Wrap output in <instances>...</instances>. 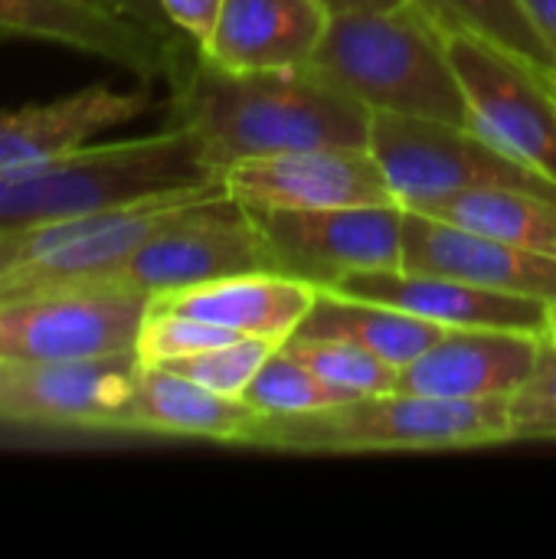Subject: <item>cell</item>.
<instances>
[{
    "label": "cell",
    "instance_id": "15",
    "mask_svg": "<svg viewBox=\"0 0 556 559\" xmlns=\"http://www.w3.org/2000/svg\"><path fill=\"white\" fill-rule=\"evenodd\" d=\"M547 334L449 328L429 350L397 370L400 393L436 400H511L531 377Z\"/></svg>",
    "mask_w": 556,
    "mask_h": 559
},
{
    "label": "cell",
    "instance_id": "27",
    "mask_svg": "<svg viewBox=\"0 0 556 559\" xmlns=\"http://www.w3.org/2000/svg\"><path fill=\"white\" fill-rule=\"evenodd\" d=\"M239 337L242 334H236V331H226V328H216V324H206V321H197V318H187V314L154 311L151 308L144 324H141L134 354H138L141 364L161 367L167 360L190 357V354H200L206 347H220V344H229V341H239Z\"/></svg>",
    "mask_w": 556,
    "mask_h": 559
},
{
    "label": "cell",
    "instance_id": "7",
    "mask_svg": "<svg viewBox=\"0 0 556 559\" xmlns=\"http://www.w3.org/2000/svg\"><path fill=\"white\" fill-rule=\"evenodd\" d=\"M269 252L272 272L331 288L354 272H387L403 265L400 203L275 210L246 206Z\"/></svg>",
    "mask_w": 556,
    "mask_h": 559
},
{
    "label": "cell",
    "instance_id": "4",
    "mask_svg": "<svg viewBox=\"0 0 556 559\" xmlns=\"http://www.w3.org/2000/svg\"><path fill=\"white\" fill-rule=\"evenodd\" d=\"M511 442L508 400H436L419 393H370L347 403L256 416L246 449L295 455H367V452H452Z\"/></svg>",
    "mask_w": 556,
    "mask_h": 559
},
{
    "label": "cell",
    "instance_id": "20",
    "mask_svg": "<svg viewBox=\"0 0 556 559\" xmlns=\"http://www.w3.org/2000/svg\"><path fill=\"white\" fill-rule=\"evenodd\" d=\"M256 416L259 413L242 400L220 396L180 373L141 364L134 393L121 409L115 432L242 445Z\"/></svg>",
    "mask_w": 556,
    "mask_h": 559
},
{
    "label": "cell",
    "instance_id": "12",
    "mask_svg": "<svg viewBox=\"0 0 556 559\" xmlns=\"http://www.w3.org/2000/svg\"><path fill=\"white\" fill-rule=\"evenodd\" d=\"M10 39L98 56L144 82H170L200 49L187 33H157L88 0H0V43Z\"/></svg>",
    "mask_w": 556,
    "mask_h": 559
},
{
    "label": "cell",
    "instance_id": "34",
    "mask_svg": "<svg viewBox=\"0 0 556 559\" xmlns=\"http://www.w3.org/2000/svg\"><path fill=\"white\" fill-rule=\"evenodd\" d=\"M547 337H554V341H556V334H547Z\"/></svg>",
    "mask_w": 556,
    "mask_h": 559
},
{
    "label": "cell",
    "instance_id": "18",
    "mask_svg": "<svg viewBox=\"0 0 556 559\" xmlns=\"http://www.w3.org/2000/svg\"><path fill=\"white\" fill-rule=\"evenodd\" d=\"M331 10L324 0H223L200 49L223 69H288L311 62Z\"/></svg>",
    "mask_w": 556,
    "mask_h": 559
},
{
    "label": "cell",
    "instance_id": "24",
    "mask_svg": "<svg viewBox=\"0 0 556 559\" xmlns=\"http://www.w3.org/2000/svg\"><path fill=\"white\" fill-rule=\"evenodd\" d=\"M239 400L252 406L259 416H288V413H311V409L347 403L354 400V393L328 383L279 344Z\"/></svg>",
    "mask_w": 556,
    "mask_h": 559
},
{
    "label": "cell",
    "instance_id": "17",
    "mask_svg": "<svg viewBox=\"0 0 556 559\" xmlns=\"http://www.w3.org/2000/svg\"><path fill=\"white\" fill-rule=\"evenodd\" d=\"M147 108V92L88 85L49 102L0 111V177L52 160L95 134L134 121Z\"/></svg>",
    "mask_w": 556,
    "mask_h": 559
},
{
    "label": "cell",
    "instance_id": "29",
    "mask_svg": "<svg viewBox=\"0 0 556 559\" xmlns=\"http://www.w3.org/2000/svg\"><path fill=\"white\" fill-rule=\"evenodd\" d=\"M223 0H161L164 13L170 16V23L187 33L200 49L210 43L213 26H216V13H220Z\"/></svg>",
    "mask_w": 556,
    "mask_h": 559
},
{
    "label": "cell",
    "instance_id": "33",
    "mask_svg": "<svg viewBox=\"0 0 556 559\" xmlns=\"http://www.w3.org/2000/svg\"><path fill=\"white\" fill-rule=\"evenodd\" d=\"M547 334H556V301H551L547 308Z\"/></svg>",
    "mask_w": 556,
    "mask_h": 559
},
{
    "label": "cell",
    "instance_id": "25",
    "mask_svg": "<svg viewBox=\"0 0 556 559\" xmlns=\"http://www.w3.org/2000/svg\"><path fill=\"white\" fill-rule=\"evenodd\" d=\"M282 347L292 357H298L305 367H311L318 377H324L328 383H334L354 396L387 393L397 386V367H390L387 360H380L377 354H370L357 344L334 341V337L292 334Z\"/></svg>",
    "mask_w": 556,
    "mask_h": 559
},
{
    "label": "cell",
    "instance_id": "22",
    "mask_svg": "<svg viewBox=\"0 0 556 559\" xmlns=\"http://www.w3.org/2000/svg\"><path fill=\"white\" fill-rule=\"evenodd\" d=\"M406 210H419L465 229L505 239L511 246L556 259V200L528 190H472L436 197Z\"/></svg>",
    "mask_w": 556,
    "mask_h": 559
},
{
    "label": "cell",
    "instance_id": "10",
    "mask_svg": "<svg viewBox=\"0 0 556 559\" xmlns=\"http://www.w3.org/2000/svg\"><path fill=\"white\" fill-rule=\"evenodd\" d=\"M249 272H272L269 252L249 210L223 190L157 229L115 272L92 285L131 288L154 298Z\"/></svg>",
    "mask_w": 556,
    "mask_h": 559
},
{
    "label": "cell",
    "instance_id": "31",
    "mask_svg": "<svg viewBox=\"0 0 556 559\" xmlns=\"http://www.w3.org/2000/svg\"><path fill=\"white\" fill-rule=\"evenodd\" d=\"M518 7L524 10V16L534 23V29L556 56V0H518Z\"/></svg>",
    "mask_w": 556,
    "mask_h": 559
},
{
    "label": "cell",
    "instance_id": "1",
    "mask_svg": "<svg viewBox=\"0 0 556 559\" xmlns=\"http://www.w3.org/2000/svg\"><path fill=\"white\" fill-rule=\"evenodd\" d=\"M167 85V124L187 128L220 177L233 164L285 151L370 147L374 111L311 62L239 72L197 49Z\"/></svg>",
    "mask_w": 556,
    "mask_h": 559
},
{
    "label": "cell",
    "instance_id": "32",
    "mask_svg": "<svg viewBox=\"0 0 556 559\" xmlns=\"http://www.w3.org/2000/svg\"><path fill=\"white\" fill-rule=\"evenodd\" d=\"M331 13H341V10H364V7H393V3H403V0H324Z\"/></svg>",
    "mask_w": 556,
    "mask_h": 559
},
{
    "label": "cell",
    "instance_id": "14",
    "mask_svg": "<svg viewBox=\"0 0 556 559\" xmlns=\"http://www.w3.org/2000/svg\"><path fill=\"white\" fill-rule=\"evenodd\" d=\"M413 272L449 275L478 288L556 301V259L505 239L465 229L459 223L406 210L403 216V265Z\"/></svg>",
    "mask_w": 556,
    "mask_h": 559
},
{
    "label": "cell",
    "instance_id": "19",
    "mask_svg": "<svg viewBox=\"0 0 556 559\" xmlns=\"http://www.w3.org/2000/svg\"><path fill=\"white\" fill-rule=\"evenodd\" d=\"M318 298V285L282 275V272H249L220 282L154 295V311L187 314L242 337H265L285 344Z\"/></svg>",
    "mask_w": 556,
    "mask_h": 559
},
{
    "label": "cell",
    "instance_id": "16",
    "mask_svg": "<svg viewBox=\"0 0 556 559\" xmlns=\"http://www.w3.org/2000/svg\"><path fill=\"white\" fill-rule=\"evenodd\" d=\"M331 292L377 301L442 328H495V331L547 334V308H551L547 301L478 288L433 272H413V269L354 272L334 282Z\"/></svg>",
    "mask_w": 556,
    "mask_h": 559
},
{
    "label": "cell",
    "instance_id": "13",
    "mask_svg": "<svg viewBox=\"0 0 556 559\" xmlns=\"http://www.w3.org/2000/svg\"><path fill=\"white\" fill-rule=\"evenodd\" d=\"M223 187L242 206L275 210L397 203L370 147H305L252 157L223 170Z\"/></svg>",
    "mask_w": 556,
    "mask_h": 559
},
{
    "label": "cell",
    "instance_id": "3",
    "mask_svg": "<svg viewBox=\"0 0 556 559\" xmlns=\"http://www.w3.org/2000/svg\"><path fill=\"white\" fill-rule=\"evenodd\" d=\"M223 180L187 128L147 138L82 144L36 167L0 177V233L49 226L157 193Z\"/></svg>",
    "mask_w": 556,
    "mask_h": 559
},
{
    "label": "cell",
    "instance_id": "9",
    "mask_svg": "<svg viewBox=\"0 0 556 559\" xmlns=\"http://www.w3.org/2000/svg\"><path fill=\"white\" fill-rule=\"evenodd\" d=\"M151 295L115 285H66L0 301L3 360H95L131 354Z\"/></svg>",
    "mask_w": 556,
    "mask_h": 559
},
{
    "label": "cell",
    "instance_id": "23",
    "mask_svg": "<svg viewBox=\"0 0 556 559\" xmlns=\"http://www.w3.org/2000/svg\"><path fill=\"white\" fill-rule=\"evenodd\" d=\"M446 33L465 29L475 33L528 66H534L544 75H556V56L541 39L534 23L524 16L518 0H416Z\"/></svg>",
    "mask_w": 556,
    "mask_h": 559
},
{
    "label": "cell",
    "instance_id": "5",
    "mask_svg": "<svg viewBox=\"0 0 556 559\" xmlns=\"http://www.w3.org/2000/svg\"><path fill=\"white\" fill-rule=\"evenodd\" d=\"M223 190V180H213L49 226L0 233V301L102 282L157 229Z\"/></svg>",
    "mask_w": 556,
    "mask_h": 559
},
{
    "label": "cell",
    "instance_id": "30",
    "mask_svg": "<svg viewBox=\"0 0 556 559\" xmlns=\"http://www.w3.org/2000/svg\"><path fill=\"white\" fill-rule=\"evenodd\" d=\"M88 3H95V7H102V10H108V13H115V16L134 20V23H141V26H151V29H157V33H180V29L170 23V16L164 13L161 0H88Z\"/></svg>",
    "mask_w": 556,
    "mask_h": 559
},
{
    "label": "cell",
    "instance_id": "26",
    "mask_svg": "<svg viewBox=\"0 0 556 559\" xmlns=\"http://www.w3.org/2000/svg\"><path fill=\"white\" fill-rule=\"evenodd\" d=\"M275 347L279 344L265 341V337H239V341L206 347V350L190 354V357L167 360L161 367L170 370V373H180V377H187V380H193V383H200V386H206V390H213L220 396L239 400Z\"/></svg>",
    "mask_w": 556,
    "mask_h": 559
},
{
    "label": "cell",
    "instance_id": "6",
    "mask_svg": "<svg viewBox=\"0 0 556 559\" xmlns=\"http://www.w3.org/2000/svg\"><path fill=\"white\" fill-rule=\"evenodd\" d=\"M370 151L400 206L472 190H528L556 200V180L465 124L374 111Z\"/></svg>",
    "mask_w": 556,
    "mask_h": 559
},
{
    "label": "cell",
    "instance_id": "8",
    "mask_svg": "<svg viewBox=\"0 0 556 559\" xmlns=\"http://www.w3.org/2000/svg\"><path fill=\"white\" fill-rule=\"evenodd\" d=\"M446 46L469 105V128L556 180V75L465 29L446 33Z\"/></svg>",
    "mask_w": 556,
    "mask_h": 559
},
{
    "label": "cell",
    "instance_id": "11",
    "mask_svg": "<svg viewBox=\"0 0 556 559\" xmlns=\"http://www.w3.org/2000/svg\"><path fill=\"white\" fill-rule=\"evenodd\" d=\"M138 370L134 350L95 360H3L0 426L115 432Z\"/></svg>",
    "mask_w": 556,
    "mask_h": 559
},
{
    "label": "cell",
    "instance_id": "21",
    "mask_svg": "<svg viewBox=\"0 0 556 559\" xmlns=\"http://www.w3.org/2000/svg\"><path fill=\"white\" fill-rule=\"evenodd\" d=\"M446 331L449 328L413 318L406 311H397V308H387L377 301H364V298H351V295H341L331 288H318V298L295 334L347 341V344H357V347L377 354L390 367L403 370L423 350H429Z\"/></svg>",
    "mask_w": 556,
    "mask_h": 559
},
{
    "label": "cell",
    "instance_id": "28",
    "mask_svg": "<svg viewBox=\"0 0 556 559\" xmlns=\"http://www.w3.org/2000/svg\"><path fill=\"white\" fill-rule=\"evenodd\" d=\"M511 442H556V341L544 337L531 377L508 400Z\"/></svg>",
    "mask_w": 556,
    "mask_h": 559
},
{
    "label": "cell",
    "instance_id": "35",
    "mask_svg": "<svg viewBox=\"0 0 556 559\" xmlns=\"http://www.w3.org/2000/svg\"><path fill=\"white\" fill-rule=\"evenodd\" d=\"M0 364H3V357H0Z\"/></svg>",
    "mask_w": 556,
    "mask_h": 559
},
{
    "label": "cell",
    "instance_id": "2",
    "mask_svg": "<svg viewBox=\"0 0 556 559\" xmlns=\"http://www.w3.org/2000/svg\"><path fill=\"white\" fill-rule=\"evenodd\" d=\"M311 66L370 111L469 128L446 29L416 0L331 13Z\"/></svg>",
    "mask_w": 556,
    "mask_h": 559
}]
</instances>
